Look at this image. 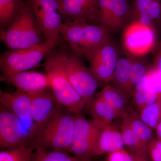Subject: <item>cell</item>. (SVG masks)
Returning <instances> with one entry per match:
<instances>
[{
    "mask_svg": "<svg viewBox=\"0 0 161 161\" xmlns=\"http://www.w3.org/2000/svg\"><path fill=\"white\" fill-rule=\"evenodd\" d=\"M34 150V146L22 145L2 150L0 152V161H31Z\"/></svg>",
    "mask_w": 161,
    "mask_h": 161,
    "instance_id": "83f0119b",
    "label": "cell"
},
{
    "mask_svg": "<svg viewBox=\"0 0 161 161\" xmlns=\"http://www.w3.org/2000/svg\"><path fill=\"white\" fill-rule=\"evenodd\" d=\"M123 119L147 147L148 144L155 138L153 130L142 120L135 109H132Z\"/></svg>",
    "mask_w": 161,
    "mask_h": 161,
    "instance_id": "7402d4cb",
    "label": "cell"
},
{
    "mask_svg": "<svg viewBox=\"0 0 161 161\" xmlns=\"http://www.w3.org/2000/svg\"><path fill=\"white\" fill-rule=\"evenodd\" d=\"M120 130L125 147L130 153L147 155V147L142 142L123 119Z\"/></svg>",
    "mask_w": 161,
    "mask_h": 161,
    "instance_id": "cb8c5ba5",
    "label": "cell"
},
{
    "mask_svg": "<svg viewBox=\"0 0 161 161\" xmlns=\"http://www.w3.org/2000/svg\"><path fill=\"white\" fill-rule=\"evenodd\" d=\"M131 64V58L130 55L127 54L125 57H120L109 83L123 92L130 98L132 93L130 86Z\"/></svg>",
    "mask_w": 161,
    "mask_h": 161,
    "instance_id": "44dd1931",
    "label": "cell"
},
{
    "mask_svg": "<svg viewBox=\"0 0 161 161\" xmlns=\"http://www.w3.org/2000/svg\"><path fill=\"white\" fill-rule=\"evenodd\" d=\"M63 22L83 21L98 24L97 0H58Z\"/></svg>",
    "mask_w": 161,
    "mask_h": 161,
    "instance_id": "9a60e30c",
    "label": "cell"
},
{
    "mask_svg": "<svg viewBox=\"0 0 161 161\" xmlns=\"http://www.w3.org/2000/svg\"><path fill=\"white\" fill-rule=\"evenodd\" d=\"M155 131L156 132L157 139L161 141V120L158 125Z\"/></svg>",
    "mask_w": 161,
    "mask_h": 161,
    "instance_id": "836d02e7",
    "label": "cell"
},
{
    "mask_svg": "<svg viewBox=\"0 0 161 161\" xmlns=\"http://www.w3.org/2000/svg\"><path fill=\"white\" fill-rule=\"evenodd\" d=\"M132 154L134 161H150L147 155L144 154Z\"/></svg>",
    "mask_w": 161,
    "mask_h": 161,
    "instance_id": "d6a6232c",
    "label": "cell"
},
{
    "mask_svg": "<svg viewBox=\"0 0 161 161\" xmlns=\"http://www.w3.org/2000/svg\"><path fill=\"white\" fill-rule=\"evenodd\" d=\"M31 161H91L90 159L70 155L67 152L36 149Z\"/></svg>",
    "mask_w": 161,
    "mask_h": 161,
    "instance_id": "484cf974",
    "label": "cell"
},
{
    "mask_svg": "<svg viewBox=\"0 0 161 161\" xmlns=\"http://www.w3.org/2000/svg\"><path fill=\"white\" fill-rule=\"evenodd\" d=\"M152 1L153 0H132L131 6L132 15L131 21L134 19L142 13L147 11Z\"/></svg>",
    "mask_w": 161,
    "mask_h": 161,
    "instance_id": "4dcf8cb0",
    "label": "cell"
},
{
    "mask_svg": "<svg viewBox=\"0 0 161 161\" xmlns=\"http://www.w3.org/2000/svg\"><path fill=\"white\" fill-rule=\"evenodd\" d=\"M112 33L105 26L83 21L63 22L60 36L71 49L89 61L96 52L112 37Z\"/></svg>",
    "mask_w": 161,
    "mask_h": 161,
    "instance_id": "6da1fadb",
    "label": "cell"
},
{
    "mask_svg": "<svg viewBox=\"0 0 161 161\" xmlns=\"http://www.w3.org/2000/svg\"><path fill=\"white\" fill-rule=\"evenodd\" d=\"M120 58L119 49L112 37L89 60V68L101 84H109Z\"/></svg>",
    "mask_w": 161,
    "mask_h": 161,
    "instance_id": "8fae6325",
    "label": "cell"
},
{
    "mask_svg": "<svg viewBox=\"0 0 161 161\" xmlns=\"http://www.w3.org/2000/svg\"><path fill=\"white\" fill-rule=\"evenodd\" d=\"M138 112L142 120L153 130H155L161 120V96L155 102Z\"/></svg>",
    "mask_w": 161,
    "mask_h": 161,
    "instance_id": "4316f807",
    "label": "cell"
},
{
    "mask_svg": "<svg viewBox=\"0 0 161 161\" xmlns=\"http://www.w3.org/2000/svg\"><path fill=\"white\" fill-rule=\"evenodd\" d=\"M148 79V74L132 91L131 96L132 103L137 111L155 102L161 96L160 91L149 89Z\"/></svg>",
    "mask_w": 161,
    "mask_h": 161,
    "instance_id": "ffe728a7",
    "label": "cell"
},
{
    "mask_svg": "<svg viewBox=\"0 0 161 161\" xmlns=\"http://www.w3.org/2000/svg\"><path fill=\"white\" fill-rule=\"evenodd\" d=\"M106 161H134L132 154L125 148L108 153Z\"/></svg>",
    "mask_w": 161,
    "mask_h": 161,
    "instance_id": "f546056e",
    "label": "cell"
},
{
    "mask_svg": "<svg viewBox=\"0 0 161 161\" xmlns=\"http://www.w3.org/2000/svg\"><path fill=\"white\" fill-rule=\"evenodd\" d=\"M58 105L51 88L32 96L31 115L34 122L32 144L53 115Z\"/></svg>",
    "mask_w": 161,
    "mask_h": 161,
    "instance_id": "2e32d148",
    "label": "cell"
},
{
    "mask_svg": "<svg viewBox=\"0 0 161 161\" xmlns=\"http://www.w3.org/2000/svg\"><path fill=\"white\" fill-rule=\"evenodd\" d=\"M43 66L58 104L75 115L82 114L86 109L84 102L70 82L56 51L52 50L47 56Z\"/></svg>",
    "mask_w": 161,
    "mask_h": 161,
    "instance_id": "5b68a950",
    "label": "cell"
},
{
    "mask_svg": "<svg viewBox=\"0 0 161 161\" xmlns=\"http://www.w3.org/2000/svg\"><path fill=\"white\" fill-rule=\"evenodd\" d=\"M99 25L112 33L123 30L132 19L130 0H97Z\"/></svg>",
    "mask_w": 161,
    "mask_h": 161,
    "instance_id": "30bf717a",
    "label": "cell"
},
{
    "mask_svg": "<svg viewBox=\"0 0 161 161\" xmlns=\"http://www.w3.org/2000/svg\"><path fill=\"white\" fill-rule=\"evenodd\" d=\"M147 154L150 161H161V141L154 139L148 144Z\"/></svg>",
    "mask_w": 161,
    "mask_h": 161,
    "instance_id": "f1b7e54d",
    "label": "cell"
},
{
    "mask_svg": "<svg viewBox=\"0 0 161 161\" xmlns=\"http://www.w3.org/2000/svg\"><path fill=\"white\" fill-rule=\"evenodd\" d=\"M0 78L2 81L12 85L17 91L31 96L51 88L50 80L46 74L33 71L2 75Z\"/></svg>",
    "mask_w": 161,
    "mask_h": 161,
    "instance_id": "5bb4252c",
    "label": "cell"
},
{
    "mask_svg": "<svg viewBox=\"0 0 161 161\" xmlns=\"http://www.w3.org/2000/svg\"></svg>",
    "mask_w": 161,
    "mask_h": 161,
    "instance_id": "8d00e7d4",
    "label": "cell"
},
{
    "mask_svg": "<svg viewBox=\"0 0 161 161\" xmlns=\"http://www.w3.org/2000/svg\"><path fill=\"white\" fill-rule=\"evenodd\" d=\"M130 56L131 58L130 86L132 92L135 87L149 74L152 67L143 58V57Z\"/></svg>",
    "mask_w": 161,
    "mask_h": 161,
    "instance_id": "d4e9b609",
    "label": "cell"
},
{
    "mask_svg": "<svg viewBox=\"0 0 161 161\" xmlns=\"http://www.w3.org/2000/svg\"><path fill=\"white\" fill-rule=\"evenodd\" d=\"M158 49L161 50V42L160 43Z\"/></svg>",
    "mask_w": 161,
    "mask_h": 161,
    "instance_id": "e575fe53",
    "label": "cell"
},
{
    "mask_svg": "<svg viewBox=\"0 0 161 161\" xmlns=\"http://www.w3.org/2000/svg\"><path fill=\"white\" fill-rule=\"evenodd\" d=\"M0 39L11 50L30 48L47 40L39 29L33 12L27 2L12 23L6 29L1 30Z\"/></svg>",
    "mask_w": 161,
    "mask_h": 161,
    "instance_id": "3957f363",
    "label": "cell"
},
{
    "mask_svg": "<svg viewBox=\"0 0 161 161\" xmlns=\"http://www.w3.org/2000/svg\"><path fill=\"white\" fill-rule=\"evenodd\" d=\"M158 1L161 3V0H158Z\"/></svg>",
    "mask_w": 161,
    "mask_h": 161,
    "instance_id": "d590c367",
    "label": "cell"
},
{
    "mask_svg": "<svg viewBox=\"0 0 161 161\" xmlns=\"http://www.w3.org/2000/svg\"><path fill=\"white\" fill-rule=\"evenodd\" d=\"M101 129L93 119L75 115V130L70 152L82 158L94 157Z\"/></svg>",
    "mask_w": 161,
    "mask_h": 161,
    "instance_id": "9c48e42d",
    "label": "cell"
},
{
    "mask_svg": "<svg viewBox=\"0 0 161 161\" xmlns=\"http://www.w3.org/2000/svg\"><path fill=\"white\" fill-rule=\"evenodd\" d=\"M23 0H0V28L6 29L12 23L23 9Z\"/></svg>",
    "mask_w": 161,
    "mask_h": 161,
    "instance_id": "603a6c76",
    "label": "cell"
},
{
    "mask_svg": "<svg viewBox=\"0 0 161 161\" xmlns=\"http://www.w3.org/2000/svg\"><path fill=\"white\" fill-rule=\"evenodd\" d=\"M152 69L157 75H161V50L158 49L154 57Z\"/></svg>",
    "mask_w": 161,
    "mask_h": 161,
    "instance_id": "1f68e13d",
    "label": "cell"
},
{
    "mask_svg": "<svg viewBox=\"0 0 161 161\" xmlns=\"http://www.w3.org/2000/svg\"><path fill=\"white\" fill-rule=\"evenodd\" d=\"M96 95L112 107L119 118H124L133 108L130 102V96L110 84H106Z\"/></svg>",
    "mask_w": 161,
    "mask_h": 161,
    "instance_id": "ac0fdd59",
    "label": "cell"
},
{
    "mask_svg": "<svg viewBox=\"0 0 161 161\" xmlns=\"http://www.w3.org/2000/svg\"><path fill=\"white\" fill-rule=\"evenodd\" d=\"M56 44L47 40L37 46L24 49H9L0 58L2 75L25 71L38 65L53 49Z\"/></svg>",
    "mask_w": 161,
    "mask_h": 161,
    "instance_id": "8992f818",
    "label": "cell"
},
{
    "mask_svg": "<svg viewBox=\"0 0 161 161\" xmlns=\"http://www.w3.org/2000/svg\"><path fill=\"white\" fill-rule=\"evenodd\" d=\"M35 15L38 27L46 40L58 45L63 23L58 0H27Z\"/></svg>",
    "mask_w": 161,
    "mask_h": 161,
    "instance_id": "52a82bcc",
    "label": "cell"
},
{
    "mask_svg": "<svg viewBox=\"0 0 161 161\" xmlns=\"http://www.w3.org/2000/svg\"><path fill=\"white\" fill-rule=\"evenodd\" d=\"M0 102L20 119L28 141L32 143L34 122L31 115L32 96L17 90L13 92L1 91Z\"/></svg>",
    "mask_w": 161,
    "mask_h": 161,
    "instance_id": "4fadbf2b",
    "label": "cell"
},
{
    "mask_svg": "<svg viewBox=\"0 0 161 161\" xmlns=\"http://www.w3.org/2000/svg\"><path fill=\"white\" fill-rule=\"evenodd\" d=\"M123 148L125 147L120 130L113 122L101 129L94 157Z\"/></svg>",
    "mask_w": 161,
    "mask_h": 161,
    "instance_id": "e0dca14e",
    "label": "cell"
},
{
    "mask_svg": "<svg viewBox=\"0 0 161 161\" xmlns=\"http://www.w3.org/2000/svg\"><path fill=\"white\" fill-rule=\"evenodd\" d=\"M75 115L58 104L46 125L33 142L35 149L70 152Z\"/></svg>",
    "mask_w": 161,
    "mask_h": 161,
    "instance_id": "7a4b0ae2",
    "label": "cell"
},
{
    "mask_svg": "<svg viewBox=\"0 0 161 161\" xmlns=\"http://www.w3.org/2000/svg\"><path fill=\"white\" fill-rule=\"evenodd\" d=\"M93 120L101 129L119 118L114 109L98 95H95L89 109Z\"/></svg>",
    "mask_w": 161,
    "mask_h": 161,
    "instance_id": "d6986e66",
    "label": "cell"
},
{
    "mask_svg": "<svg viewBox=\"0 0 161 161\" xmlns=\"http://www.w3.org/2000/svg\"><path fill=\"white\" fill-rule=\"evenodd\" d=\"M123 31L122 43L126 54L144 57L152 52L156 45L155 27L133 20Z\"/></svg>",
    "mask_w": 161,
    "mask_h": 161,
    "instance_id": "ba28073f",
    "label": "cell"
},
{
    "mask_svg": "<svg viewBox=\"0 0 161 161\" xmlns=\"http://www.w3.org/2000/svg\"><path fill=\"white\" fill-rule=\"evenodd\" d=\"M29 142L20 119L3 104L0 105V147L12 149L27 145Z\"/></svg>",
    "mask_w": 161,
    "mask_h": 161,
    "instance_id": "7c38bea8",
    "label": "cell"
},
{
    "mask_svg": "<svg viewBox=\"0 0 161 161\" xmlns=\"http://www.w3.org/2000/svg\"><path fill=\"white\" fill-rule=\"evenodd\" d=\"M56 52L70 82L83 99L86 109L89 110L101 84L85 65L82 57L71 49H58Z\"/></svg>",
    "mask_w": 161,
    "mask_h": 161,
    "instance_id": "277c9868",
    "label": "cell"
}]
</instances>
